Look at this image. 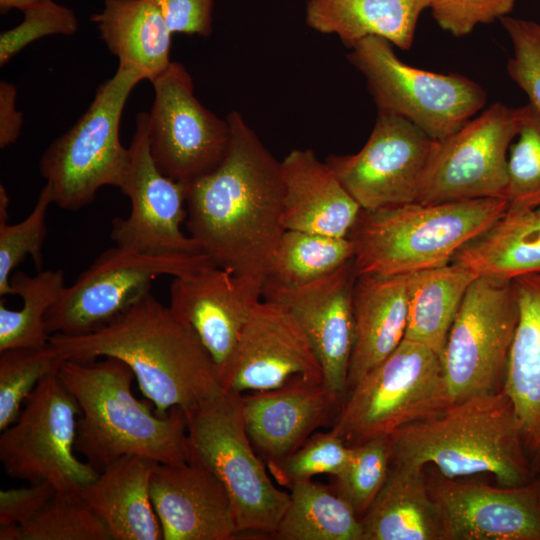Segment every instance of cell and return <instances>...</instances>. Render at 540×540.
<instances>
[{"mask_svg":"<svg viewBox=\"0 0 540 540\" xmlns=\"http://www.w3.org/2000/svg\"><path fill=\"white\" fill-rule=\"evenodd\" d=\"M230 144L211 172L186 183V228L219 267L263 285L285 229L278 161L236 110Z\"/></svg>","mask_w":540,"mask_h":540,"instance_id":"cell-1","label":"cell"},{"mask_svg":"<svg viewBox=\"0 0 540 540\" xmlns=\"http://www.w3.org/2000/svg\"><path fill=\"white\" fill-rule=\"evenodd\" d=\"M65 360L113 357L133 371L155 413L189 409L224 389L218 368L193 328L151 291L105 326L80 335H50Z\"/></svg>","mask_w":540,"mask_h":540,"instance_id":"cell-2","label":"cell"},{"mask_svg":"<svg viewBox=\"0 0 540 540\" xmlns=\"http://www.w3.org/2000/svg\"><path fill=\"white\" fill-rule=\"evenodd\" d=\"M58 377L80 407L75 450L98 472L125 455H139L161 464L187 461L185 411L166 416L152 413L132 392L133 371L123 361L65 360Z\"/></svg>","mask_w":540,"mask_h":540,"instance_id":"cell-3","label":"cell"},{"mask_svg":"<svg viewBox=\"0 0 540 540\" xmlns=\"http://www.w3.org/2000/svg\"><path fill=\"white\" fill-rule=\"evenodd\" d=\"M390 464L432 465L449 478L491 474L498 485H524L533 474L514 406L503 392L478 394L407 424L389 436Z\"/></svg>","mask_w":540,"mask_h":540,"instance_id":"cell-4","label":"cell"},{"mask_svg":"<svg viewBox=\"0 0 540 540\" xmlns=\"http://www.w3.org/2000/svg\"><path fill=\"white\" fill-rule=\"evenodd\" d=\"M508 208L502 198L362 209L348 237L357 275H402L448 264Z\"/></svg>","mask_w":540,"mask_h":540,"instance_id":"cell-5","label":"cell"},{"mask_svg":"<svg viewBox=\"0 0 540 540\" xmlns=\"http://www.w3.org/2000/svg\"><path fill=\"white\" fill-rule=\"evenodd\" d=\"M188 458L209 470L227 491L239 533L269 536L289 503V493L272 482L248 436L242 394L223 390L184 410Z\"/></svg>","mask_w":540,"mask_h":540,"instance_id":"cell-6","label":"cell"},{"mask_svg":"<svg viewBox=\"0 0 540 540\" xmlns=\"http://www.w3.org/2000/svg\"><path fill=\"white\" fill-rule=\"evenodd\" d=\"M142 80L118 65L99 85L85 113L44 151L39 168L58 207L77 211L91 203L100 188H123L130 151L120 142V121L129 95Z\"/></svg>","mask_w":540,"mask_h":540,"instance_id":"cell-7","label":"cell"},{"mask_svg":"<svg viewBox=\"0 0 540 540\" xmlns=\"http://www.w3.org/2000/svg\"><path fill=\"white\" fill-rule=\"evenodd\" d=\"M452 402L442 359L403 338L397 348L347 392L331 431L349 447L429 418Z\"/></svg>","mask_w":540,"mask_h":540,"instance_id":"cell-8","label":"cell"},{"mask_svg":"<svg viewBox=\"0 0 540 540\" xmlns=\"http://www.w3.org/2000/svg\"><path fill=\"white\" fill-rule=\"evenodd\" d=\"M392 46L383 38L366 37L348 55L365 77L378 111L402 116L441 141L485 107L487 94L478 83L460 74L410 66Z\"/></svg>","mask_w":540,"mask_h":540,"instance_id":"cell-9","label":"cell"},{"mask_svg":"<svg viewBox=\"0 0 540 540\" xmlns=\"http://www.w3.org/2000/svg\"><path fill=\"white\" fill-rule=\"evenodd\" d=\"M17 420L2 431L0 461L6 473L30 484L47 482L60 495H80L98 471L76 456L80 407L58 374L43 378Z\"/></svg>","mask_w":540,"mask_h":540,"instance_id":"cell-10","label":"cell"},{"mask_svg":"<svg viewBox=\"0 0 540 540\" xmlns=\"http://www.w3.org/2000/svg\"><path fill=\"white\" fill-rule=\"evenodd\" d=\"M213 264L204 253L148 254L115 245L65 287L46 314L47 331L49 335L93 332L150 292L157 277L190 275Z\"/></svg>","mask_w":540,"mask_h":540,"instance_id":"cell-11","label":"cell"},{"mask_svg":"<svg viewBox=\"0 0 540 540\" xmlns=\"http://www.w3.org/2000/svg\"><path fill=\"white\" fill-rule=\"evenodd\" d=\"M518 319L512 281L477 277L472 282L441 357L452 402L502 391Z\"/></svg>","mask_w":540,"mask_h":540,"instance_id":"cell-12","label":"cell"},{"mask_svg":"<svg viewBox=\"0 0 540 540\" xmlns=\"http://www.w3.org/2000/svg\"><path fill=\"white\" fill-rule=\"evenodd\" d=\"M522 117L523 106L493 103L456 132L438 141L415 202L507 200L508 154Z\"/></svg>","mask_w":540,"mask_h":540,"instance_id":"cell-13","label":"cell"},{"mask_svg":"<svg viewBox=\"0 0 540 540\" xmlns=\"http://www.w3.org/2000/svg\"><path fill=\"white\" fill-rule=\"evenodd\" d=\"M154 102L147 120L150 153L167 177L189 182L214 170L230 144V126L194 95L187 69L172 61L152 82Z\"/></svg>","mask_w":540,"mask_h":540,"instance_id":"cell-14","label":"cell"},{"mask_svg":"<svg viewBox=\"0 0 540 540\" xmlns=\"http://www.w3.org/2000/svg\"><path fill=\"white\" fill-rule=\"evenodd\" d=\"M438 141L397 114L378 111L364 146L325 162L364 210L415 202Z\"/></svg>","mask_w":540,"mask_h":540,"instance_id":"cell-15","label":"cell"},{"mask_svg":"<svg viewBox=\"0 0 540 540\" xmlns=\"http://www.w3.org/2000/svg\"><path fill=\"white\" fill-rule=\"evenodd\" d=\"M148 112L135 118L130 165L121 192L131 203L125 218L112 220L110 238L117 246L148 254H199L181 224L187 217L186 183L164 175L155 165L148 141ZM205 254V253H204Z\"/></svg>","mask_w":540,"mask_h":540,"instance_id":"cell-16","label":"cell"},{"mask_svg":"<svg viewBox=\"0 0 540 540\" xmlns=\"http://www.w3.org/2000/svg\"><path fill=\"white\" fill-rule=\"evenodd\" d=\"M220 378L224 390L241 394L324 382L321 363L295 317L265 299L253 309Z\"/></svg>","mask_w":540,"mask_h":540,"instance_id":"cell-17","label":"cell"},{"mask_svg":"<svg viewBox=\"0 0 540 540\" xmlns=\"http://www.w3.org/2000/svg\"><path fill=\"white\" fill-rule=\"evenodd\" d=\"M445 540H540V475L515 487L449 478L424 467Z\"/></svg>","mask_w":540,"mask_h":540,"instance_id":"cell-18","label":"cell"},{"mask_svg":"<svg viewBox=\"0 0 540 540\" xmlns=\"http://www.w3.org/2000/svg\"><path fill=\"white\" fill-rule=\"evenodd\" d=\"M353 259L310 283L284 287L265 281L262 297L284 306L304 330L321 363L324 383L344 399L354 343Z\"/></svg>","mask_w":540,"mask_h":540,"instance_id":"cell-19","label":"cell"},{"mask_svg":"<svg viewBox=\"0 0 540 540\" xmlns=\"http://www.w3.org/2000/svg\"><path fill=\"white\" fill-rule=\"evenodd\" d=\"M262 288L215 264L173 277L169 307L196 332L219 375L230 362L241 332L261 300Z\"/></svg>","mask_w":540,"mask_h":540,"instance_id":"cell-20","label":"cell"},{"mask_svg":"<svg viewBox=\"0 0 540 540\" xmlns=\"http://www.w3.org/2000/svg\"><path fill=\"white\" fill-rule=\"evenodd\" d=\"M150 495L164 540H231L239 534L227 491L197 463H158Z\"/></svg>","mask_w":540,"mask_h":540,"instance_id":"cell-21","label":"cell"},{"mask_svg":"<svg viewBox=\"0 0 540 540\" xmlns=\"http://www.w3.org/2000/svg\"><path fill=\"white\" fill-rule=\"evenodd\" d=\"M344 401L324 382L242 394L248 436L266 464L297 450L317 429L333 426Z\"/></svg>","mask_w":540,"mask_h":540,"instance_id":"cell-22","label":"cell"},{"mask_svg":"<svg viewBox=\"0 0 540 540\" xmlns=\"http://www.w3.org/2000/svg\"><path fill=\"white\" fill-rule=\"evenodd\" d=\"M282 224L333 237H348L362 208L312 149H293L282 160Z\"/></svg>","mask_w":540,"mask_h":540,"instance_id":"cell-23","label":"cell"},{"mask_svg":"<svg viewBox=\"0 0 540 540\" xmlns=\"http://www.w3.org/2000/svg\"><path fill=\"white\" fill-rule=\"evenodd\" d=\"M352 305L354 343L347 392L403 340L409 309L408 274L357 275Z\"/></svg>","mask_w":540,"mask_h":540,"instance_id":"cell-24","label":"cell"},{"mask_svg":"<svg viewBox=\"0 0 540 540\" xmlns=\"http://www.w3.org/2000/svg\"><path fill=\"white\" fill-rule=\"evenodd\" d=\"M519 319L510 349L502 391L511 400L524 451L540 475V273L512 281Z\"/></svg>","mask_w":540,"mask_h":540,"instance_id":"cell-25","label":"cell"},{"mask_svg":"<svg viewBox=\"0 0 540 540\" xmlns=\"http://www.w3.org/2000/svg\"><path fill=\"white\" fill-rule=\"evenodd\" d=\"M158 462L139 455L122 456L98 473L80 493L106 524L112 540H160L150 483Z\"/></svg>","mask_w":540,"mask_h":540,"instance_id":"cell-26","label":"cell"},{"mask_svg":"<svg viewBox=\"0 0 540 540\" xmlns=\"http://www.w3.org/2000/svg\"><path fill=\"white\" fill-rule=\"evenodd\" d=\"M360 521L362 540H445L424 468L390 464L382 488Z\"/></svg>","mask_w":540,"mask_h":540,"instance_id":"cell-27","label":"cell"},{"mask_svg":"<svg viewBox=\"0 0 540 540\" xmlns=\"http://www.w3.org/2000/svg\"><path fill=\"white\" fill-rule=\"evenodd\" d=\"M119 65L151 83L170 65L172 32L151 0H104L90 17Z\"/></svg>","mask_w":540,"mask_h":540,"instance_id":"cell-28","label":"cell"},{"mask_svg":"<svg viewBox=\"0 0 540 540\" xmlns=\"http://www.w3.org/2000/svg\"><path fill=\"white\" fill-rule=\"evenodd\" d=\"M429 5L430 0H307L305 21L319 33L337 36L350 49L375 36L408 50Z\"/></svg>","mask_w":540,"mask_h":540,"instance_id":"cell-29","label":"cell"},{"mask_svg":"<svg viewBox=\"0 0 540 540\" xmlns=\"http://www.w3.org/2000/svg\"><path fill=\"white\" fill-rule=\"evenodd\" d=\"M451 262L478 277L507 282L540 273V206L508 207L485 232L461 247Z\"/></svg>","mask_w":540,"mask_h":540,"instance_id":"cell-30","label":"cell"},{"mask_svg":"<svg viewBox=\"0 0 540 540\" xmlns=\"http://www.w3.org/2000/svg\"><path fill=\"white\" fill-rule=\"evenodd\" d=\"M478 276L457 263L408 274V320L404 338L442 357L464 296Z\"/></svg>","mask_w":540,"mask_h":540,"instance_id":"cell-31","label":"cell"},{"mask_svg":"<svg viewBox=\"0 0 540 540\" xmlns=\"http://www.w3.org/2000/svg\"><path fill=\"white\" fill-rule=\"evenodd\" d=\"M289 489V503L270 535L273 539L362 540L360 518L333 488L304 480Z\"/></svg>","mask_w":540,"mask_h":540,"instance_id":"cell-32","label":"cell"},{"mask_svg":"<svg viewBox=\"0 0 540 540\" xmlns=\"http://www.w3.org/2000/svg\"><path fill=\"white\" fill-rule=\"evenodd\" d=\"M354 253L349 237L285 230L270 260L265 281L284 287L301 286L338 269L352 260Z\"/></svg>","mask_w":540,"mask_h":540,"instance_id":"cell-33","label":"cell"},{"mask_svg":"<svg viewBox=\"0 0 540 540\" xmlns=\"http://www.w3.org/2000/svg\"><path fill=\"white\" fill-rule=\"evenodd\" d=\"M10 284L23 306L8 309L0 303V352L7 349L40 347L49 343L45 317L65 289L63 271L41 270L34 276L15 271Z\"/></svg>","mask_w":540,"mask_h":540,"instance_id":"cell-34","label":"cell"},{"mask_svg":"<svg viewBox=\"0 0 540 540\" xmlns=\"http://www.w3.org/2000/svg\"><path fill=\"white\" fill-rule=\"evenodd\" d=\"M65 359L50 342L0 352V431L12 425L39 382L59 373Z\"/></svg>","mask_w":540,"mask_h":540,"instance_id":"cell-35","label":"cell"},{"mask_svg":"<svg viewBox=\"0 0 540 540\" xmlns=\"http://www.w3.org/2000/svg\"><path fill=\"white\" fill-rule=\"evenodd\" d=\"M52 203L51 189L45 183L30 214L16 224H8L9 196L0 185V296L14 295L11 275L28 255L37 271H41V250L47 235L46 217Z\"/></svg>","mask_w":540,"mask_h":540,"instance_id":"cell-36","label":"cell"},{"mask_svg":"<svg viewBox=\"0 0 540 540\" xmlns=\"http://www.w3.org/2000/svg\"><path fill=\"white\" fill-rule=\"evenodd\" d=\"M20 527L21 540H112L106 524L80 495L55 494Z\"/></svg>","mask_w":540,"mask_h":540,"instance_id":"cell-37","label":"cell"},{"mask_svg":"<svg viewBox=\"0 0 540 540\" xmlns=\"http://www.w3.org/2000/svg\"><path fill=\"white\" fill-rule=\"evenodd\" d=\"M389 466V437L369 439L351 447L349 461L334 477L332 488L361 518L382 488Z\"/></svg>","mask_w":540,"mask_h":540,"instance_id":"cell-38","label":"cell"},{"mask_svg":"<svg viewBox=\"0 0 540 540\" xmlns=\"http://www.w3.org/2000/svg\"><path fill=\"white\" fill-rule=\"evenodd\" d=\"M507 201L509 208L540 206V114L523 106L519 132L508 154Z\"/></svg>","mask_w":540,"mask_h":540,"instance_id":"cell-39","label":"cell"},{"mask_svg":"<svg viewBox=\"0 0 540 540\" xmlns=\"http://www.w3.org/2000/svg\"><path fill=\"white\" fill-rule=\"evenodd\" d=\"M350 455L351 447L330 430L312 434L297 450L267 463V467L280 485L290 488L295 482L311 480L316 475L338 476Z\"/></svg>","mask_w":540,"mask_h":540,"instance_id":"cell-40","label":"cell"},{"mask_svg":"<svg viewBox=\"0 0 540 540\" xmlns=\"http://www.w3.org/2000/svg\"><path fill=\"white\" fill-rule=\"evenodd\" d=\"M23 13L19 25L0 34L1 67L34 41L52 35L71 36L79 27L74 10L53 0L36 4Z\"/></svg>","mask_w":540,"mask_h":540,"instance_id":"cell-41","label":"cell"},{"mask_svg":"<svg viewBox=\"0 0 540 540\" xmlns=\"http://www.w3.org/2000/svg\"><path fill=\"white\" fill-rule=\"evenodd\" d=\"M501 23L512 44L508 60L510 78L524 91L529 103L540 114V32L538 23L504 17Z\"/></svg>","mask_w":540,"mask_h":540,"instance_id":"cell-42","label":"cell"},{"mask_svg":"<svg viewBox=\"0 0 540 540\" xmlns=\"http://www.w3.org/2000/svg\"><path fill=\"white\" fill-rule=\"evenodd\" d=\"M516 0H430L436 23L455 37L466 36L477 26L506 17Z\"/></svg>","mask_w":540,"mask_h":540,"instance_id":"cell-43","label":"cell"},{"mask_svg":"<svg viewBox=\"0 0 540 540\" xmlns=\"http://www.w3.org/2000/svg\"><path fill=\"white\" fill-rule=\"evenodd\" d=\"M173 33L208 37L212 33L213 0H151Z\"/></svg>","mask_w":540,"mask_h":540,"instance_id":"cell-44","label":"cell"},{"mask_svg":"<svg viewBox=\"0 0 540 540\" xmlns=\"http://www.w3.org/2000/svg\"><path fill=\"white\" fill-rule=\"evenodd\" d=\"M56 494L47 482L0 490V526L23 525L32 519Z\"/></svg>","mask_w":540,"mask_h":540,"instance_id":"cell-45","label":"cell"},{"mask_svg":"<svg viewBox=\"0 0 540 540\" xmlns=\"http://www.w3.org/2000/svg\"><path fill=\"white\" fill-rule=\"evenodd\" d=\"M17 90L14 84L0 82V148L14 144L22 130L23 114L16 109Z\"/></svg>","mask_w":540,"mask_h":540,"instance_id":"cell-46","label":"cell"},{"mask_svg":"<svg viewBox=\"0 0 540 540\" xmlns=\"http://www.w3.org/2000/svg\"><path fill=\"white\" fill-rule=\"evenodd\" d=\"M46 0H0V12L6 14L11 9L25 11L26 9Z\"/></svg>","mask_w":540,"mask_h":540,"instance_id":"cell-47","label":"cell"},{"mask_svg":"<svg viewBox=\"0 0 540 540\" xmlns=\"http://www.w3.org/2000/svg\"><path fill=\"white\" fill-rule=\"evenodd\" d=\"M0 540H21V527L19 524L0 526Z\"/></svg>","mask_w":540,"mask_h":540,"instance_id":"cell-48","label":"cell"},{"mask_svg":"<svg viewBox=\"0 0 540 540\" xmlns=\"http://www.w3.org/2000/svg\"><path fill=\"white\" fill-rule=\"evenodd\" d=\"M538 30H539V32H540V24H538Z\"/></svg>","mask_w":540,"mask_h":540,"instance_id":"cell-49","label":"cell"}]
</instances>
